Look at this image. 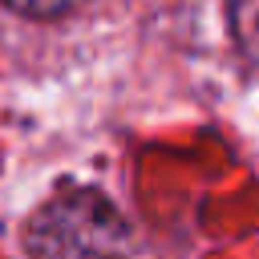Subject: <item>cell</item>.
<instances>
[{"label": "cell", "mask_w": 259, "mask_h": 259, "mask_svg": "<svg viewBox=\"0 0 259 259\" xmlns=\"http://www.w3.org/2000/svg\"><path fill=\"white\" fill-rule=\"evenodd\" d=\"M227 24L243 57L259 65V0H227Z\"/></svg>", "instance_id": "obj_2"}, {"label": "cell", "mask_w": 259, "mask_h": 259, "mask_svg": "<svg viewBox=\"0 0 259 259\" xmlns=\"http://www.w3.org/2000/svg\"><path fill=\"white\" fill-rule=\"evenodd\" d=\"M4 8L20 12V16H32V20H49V16H65L73 8H81L85 0H0Z\"/></svg>", "instance_id": "obj_3"}, {"label": "cell", "mask_w": 259, "mask_h": 259, "mask_svg": "<svg viewBox=\"0 0 259 259\" xmlns=\"http://www.w3.org/2000/svg\"><path fill=\"white\" fill-rule=\"evenodd\" d=\"M32 259H121L130 251V223L97 190H69L49 198L24 231Z\"/></svg>", "instance_id": "obj_1"}]
</instances>
